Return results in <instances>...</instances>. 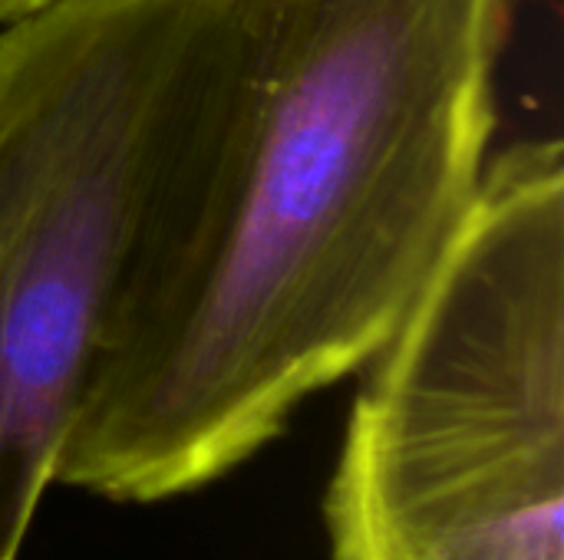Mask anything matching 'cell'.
Masks as SVG:
<instances>
[{
  "mask_svg": "<svg viewBox=\"0 0 564 560\" xmlns=\"http://www.w3.org/2000/svg\"><path fill=\"white\" fill-rule=\"evenodd\" d=\"M519 0H202L56 482L198 492L400 327L479 195Z\"/></svg>",
  "mask_w": 564,
  "mask_h": 560,
  "instance_id": "1",
  "label": "cell"
},
{
  "mask_svg": "<svg viewBox=\"0 0 564 560\" xmlns=\"http://www.w3.org/2000/svg\"><path fill=\"white\" fill-rule=\"evenodd\" d=\"M324 498L334 560H564V149L489 158L364 366Z\"/></svg>",
  "mask_w": 564,
  "mask_h": 560,
  "instance_id": "2",
  "label": "cell"
},
{
  "mask_svg": "<svg viewBox=\"0 0 564 560\" xmlns=\"http://www.w3.org/2000/svg\"><path fill=\"white\" fill-rule=\"evenodd\" d=\"M198 3L46 0L0 23V560L56 482Z\"/></svg>",
  "mask_w": 564,
  "mask_h": 560,
  "instance_id": "3",
  "label": "cell"
},
{
  "mask_svg": "<svg viewBox=\"0 0 564 560\" xmlns=\"http://www.w3.org/2000/svg\"><path fill=\"white\" fill-rule=\"evenodd\" d=\"M40 3H46V0H0V23L10 20V17H20V13L40 7Z\"/></svg>",
  "mask_w": 564,
  "mask_h": 560,
  "instance_id": "4",
  "label": "cell"
}]
</instances>
